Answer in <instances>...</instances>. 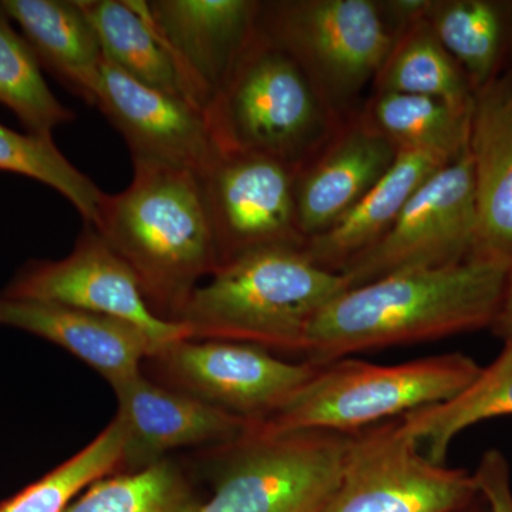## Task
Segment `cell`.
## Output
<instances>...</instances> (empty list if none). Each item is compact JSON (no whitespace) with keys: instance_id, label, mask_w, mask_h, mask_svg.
Returning <instances> with one entry per match:
<instances>
[{"instance_id":"6da1fadb","label":"cell","mask_w":512,"mask_h":512,"mask_svg":"<svg viewBox=\"0 0 512 512\" xmlns=\"http://www.w3.org/2000/svg\"><path fill=\"white\" fill-rule=\"evenodd\" d=\"M508 262L470 256L349 288L313 319L303 356L326 365L355 353L491 328Z\"/></svg>"},{"instance_id":"7a4b0ae2","label":"cell","mask_w":512,"mask_h":512,"mask_svg":"<svg viewBox=\"0 0 512 512\" xmlns=\"http://www.w3.org/2000/svg\"><path fill=\"white\" fill-rule=\"evenodd\" d=\"M133 165V180L106 194L93 228L136 276L150 311L178 323L192 293L220 266L200 178Z\"/></svg>"},{"instance_id":"3957f363","label":"cell","mask_w":512,"mask_h":512,"mask_svg":"<svg viewBox=\"0 0 512 512\" xmlns=\"http://www.w3.org/2000/svg\"><path fill=\"white\" fill-rule=\"evenodd\" d=\"M349 285L303 247L254 249L218 266L192 293L178 323L188 339L247 343L305 355L313 319Z\"/></svg>"},{"instance_id":"277c9868","label":"cell","mask_w":512,"mask_h":512,"mask_svg":"<svg viewBox=\"0 0 512 512\" xmlns=\"http://www.w3.org/2000/svg\"><path fill=\"white\" fill-rule=\"evenodd\" d=\"M333 113L301 64L259 25L205 109L218 150L259 154L296 170L328 140Z\"/></svg>"},{"instance_id":"5b68a950","label":"cell","mask_w":512,"mask_h":512,"mask_svg":"<svg viewBox=\"0 0 512 512\" xmlns=\"http://www.w3.org/2000/svg\"><path fill=\"white\" fill-rule=\"evenodd\" d=\"M481 372L473 357L444 353L399 365L345 359L319 365L291 400L258 429L355 433L463 392Z\"/></svg>"},{"instance_id":"8992f818","label":"cell","mask_w":512,"mask_h":512,"mask_svg":"<svg viewBox=\"0 0 512 512\" xmlns=\"http://www.w3.org/2000/svg\"><path fill=\"white\" fill-rule=\"evenodd\" d=\"M350 433H271L255 423L241 437L205 448L211 495L195 512H319L338 487Z\"/></svg>"},{"instance_id":"52a82bcc","label":"cell","mask_w":512,"mask_h":512,"mask_svg":"<svg viewBox=\"0 0 512 512\" xmlns=\"http://www.w3.org/2000/svg\"><path fill=\"white\" fill-rule=\"evenodd\" d=\"M259 29L301 64L333 110L375 79L397 39L370 0L262 3Z\"/></svg>"},{"instance_id":"ba28073f","label":"cell","mask_w":512,"mask_h":512,"mask_svg":"<svg viewBox=\"0 0 512 512\" xmlns=\"http://www.w3.org/2000/svg\"><path fill=\"white\" fill-rule=\"evenodd\" d=\"M420 447L399 419L350 433L338 487L319 512H460L480 498L474 474Z\"/></svg>"},{"instance_id":"9c48e42d","label":"cell","mask_w":512,"mask_h":512,"mask_svg":"<svg viewBox=\"0 0 512 512\" xmlns=\"http://www.w3.org/2000/svg\"><path fill=\"white\" fill-rule=\"evenodd\" d=\"M473 165L467 150L421 185L392 227L340 268L349 288L412 269L466 261L477 239Z\"/></svg>"},{"instance_id":"30bf717a","label":"cell","mask_w":512,"mask_h":512,"mask_svg":"<svg viewBox=\"0 0 512 512\" xmlns=\"http://www.w3.org/2000/svg\"><path fill=\"white\" fill-rule=\"evenodd\" d=\"M146 362L156 382L251 423L281 410L319 367L247 343L194 339L167 343Z\"/></svg>"},{"instance_id":"8fae6325","label":"cell","mask_w":512,"mask_h":512,"mask_svg":"<svg viewBox=\"0 0 512 512\" xmlns=\"http://www.w3.org/2000/svg\"><path fill=\"white\" fill-rule=\"evenodd\" d=\"M296 168L259 154L220 151L198 178L220 265L254 249L303 247Z\"/></svg>"},{"instance_id":"7c38bea8","label":"cell","mask_w":512,"mask_h":512,"mask_svg":"<svg viewBox=\"0 0 512 512\" xmlns=\"http://www.w3.org/2000/svg\"><path fill=\"white\" fill-rule=\"evenodd\" d=\"M0 295L124 320L143 329L158 349L174 340L188 339L181 323L167 322L150 311L136 276L89 224L69 255L56 261L28 262Z\"/></svg>"},{"instance_id":"4fadbf2b","label":"cell","mask_w":512,"mask_h":512,"mask_svg":"<svg viewBox=\"0 0 512 512\" xmlns=\"http://www.w3.org/2000/svg\"><path fill=\"white\" fill-rule=\"evenodd\" d=\"M93 106L126 140L133 164L200 175L220 153L205 110L137 82L106 59Z\"/></svg>"},{"instance_id":"5bb4252c","label":"cell","mask_w":512,"mask_h":512,"mask_svg":"<svg viewBox=\"0 0 512 512\" xmlns=\"http://www.w3.org/2000/svg\"><path fill=\"white\" fill-rule=\"evenodd\" d=\"M144 13L173 56L188 99L207 109L258 32L252 0H150Z\"/></svg>"},{"instance_id":"9a60e30c","label":"cell","mask_w":512,"mask_h":512,"mask_svg":"<svg viewBox=\"0 0 512 512\" xmlns=\"http://www.w3.org/2000/svg\"><path fill=\"white\" fill-rule=\"evenodd\" d=\"M111 389L119 403L114 419L124 437L120 473L154 466L177 448L231 443L254 424L148 379L143 372Z\"/></svg>"},{"instance_id":"2e32d148","label":"cell","mask_w":512,"mask_h":512,"mask_svg":"<svg viewBox=\"0 0 512 512\" xmlns=\"http://www.w3.org/2000/svg\"><path fill=\"white\" fill-rule=\"evenodd\" d=\"M399 156L366 117L343 130L295 175L299 231L308 241L332 227L372 190Z\"/></svg>"},{"instance_id":"e0dca14e","label":"cell","mask_w":512,"mask_h":512,"mask_svg":"<svg viewBox=\"0 0 512 512\" xmlns=\"http://www.w3.org/2000/svg\"><path fill=\"white\" fill-rule=\"evenodd\" d=\"M0 326L49 340L82 360L110 386L141 373L158 345L138 326L70 306L0 295Z\"/></svg>"},{"instance_id":"ac0fdd59","label":"cell","mask_w":512,"mask_h":512,"mask_svg":"<svg viewBox=\"0 0 512 512\" xmlns=\"http://www.w3.org/2000/svg\"><path fill=\"white\" fill-rule=\"evenodd\" d=\"M468 154L477 205L476 258H512V99L510 82L474 93Z\"/></svg>"},{"instance_id":"d6986e66","label":"cell","mask_w":512,"mask_h":512,"mask_svg":"<svg viewBox=\"0 0 512 512\" xmlns=\"http://www.w3.org/2000/svg\"><path fill=\"white\" fill-rule=\"evenodd\" d=\"M40 64L93 106L104 56L82 0H2Z\"/></svg>"},{"instance_id":"ffe728a7","label":"cell","mask_w":512,"mask_h":512,"mask_svg":"<svg viewBox=\"0 0 512 512\" xmlns=\"http://www.w3.org/2000/svg\"><path fill=\"white\" fill-rule=\"evenodd\" d=\"M447 164L450 161L436 154L399 150L382 180L332 227L309 238L303 251L315 264L339 272L350 258L382 237L421 185Z\"/></svg>"},{"instance_id":"44dd1931","label":"cell","mask_w":512,"mask_h":512,"mask_svg":"<svg viewBox=\"0 0 512 512\" xmlns=\"http://www.w3.org/2000/svg\"><path fill=\"white\" fill-rule=\"evenodd\" d=\"M82 5L107 62L137 82L191 101L173 56L158 37L141 2L82 0Z\"/></svg>"},{"instance_id":"7402d4cb","label":"cell","mask_w":512,"mask_h":512,"mask_svg":"<svg viewBox=\"0 0 512 512\" xmlns=\"http://www.w3.org/2000/svg\"><path fill=\"white\" fill-rule=\"evenodd\" d=\"M512 416V345H504L490 366L481 367L474 382L447 402L400 417L407 434L426 446V456L446 464L448 448L461 431L497 417Z\"/></svg>"},{"instance_id":"603a6c76","label":"cell","mask_w":512,"mask_h":512,"mask_svg":"<svg viewBox=\"0 0 512 512\" xmlns=\"http://www.w3.org/2000/svg\"><path fill=\"white\" fill-rule=\"evenodd\" d=\"M471 109L417 94L377 93L366 119L397 150L424 151L451 163L467 150Z\"/></svg>"},{"instance_id":"cb8c5ba5","label":"cell","mask_w":512,"mask_h":512,"mask_svg":"<svg viewBox=\"0 0 512 512\" xmlns=\"http://www.w3.org/2000/svg\"><path fill=\"white\" fill-rule=\"evenodd\" d=\"M375 82L377 93L434 97L460 109L473 106L474 90L466 73L441 45L427 18L397 35Z\"/></svg>"},{"instance_id":"d4e9b609","label":"cell","mask_w":512,"mask_h":512,"mask_svg":"<svg viewBox=\"0 0 512 512\" xmlns=\"http://www.w3.org/2000/svg\"><path fill=\"white\" fill-rule=\"evenodd\" d=\"M201 503L181 467L164 458L143 470L101 478L64 512H195Z\"/></svg>"},{"instance_id":"484cf974","label":"cell","mask_w":512,"mask_h":512,"mask_svg":"<svg viewBox=\"0 0 512 512\" xmlns=\"http://www.w3.org/2000/svg\"><path fill=\"white\" fill-rule=\"evenodd\" d=\"M431 29L466 73L474 93L493 82L504 40L501 8L485 0L434 2Z\"/></svg>"},{"instance_id":"4316f807","label":"cell","mask_w":512,"mask_h":512,"mask_svg":"<svg viewBox=\"0 0 512 512\" xmlns=\"http://www.w3.org/2000/svg\"><path fill=\"white\" fill-rule=\"evenodd\" d=\"M123 448V430L113 419L69 460L0 503V512H64L90 485L120 473Z\"/></svg>"},{"instance_id":"83f0119b","label":"cell","mask_w":512,"mask_h":512,"mask_svg":"<svg viewBox=\"0 0 512 512\" xmlns=\"http://www.w3.org/2000/svg\"><path fill=\"white\" fill-rule=\"evenodd\" d=\"M0 103L12 110L29 133L53 137L55 128L74 120V113L47 86L42 64L0 8Z\"/></svg>"},{"instance_id":"f1b7e54d","label":"cell","mask_w":512,"mask_h":512,"mask_svg":"<svg viewBox=\"0 0 512 512\" xmlns=\"http://www.w3.org/2000/svg\"><path fill=\"white\" fill-rule=\"evenodd\" d=\"M0 171L20 174L53 188L72 202L86 224H97L106 192L63 156L53 137L22 134L0 124Z\"/></svg>"},{"instance_id":"f546056e","label":"cell","mask_w":512,"mask_h":512,"mask_svg":"<svg viewBox=\"0 0 512 512\" xmlns=\"http://www.w3.org/2000/svg\"><path fill=\"white\" fill-rule=\"evenodd\" d=\"M473 474L490 512H512L510 464L501 451H485Z\"/></svg>"},{"instance_id":"4dcf8cb0","label":"cell","mask_w":512,"mask_h":512,"mask_svg":"<svg viewBox=\"0 0 512 512\" xmlns=\"http://www.w3.org/2000/svg\"><path fill=\"white\" fill-rule=\"evenodd\" d=\"M490 329L503 340L504 345H512V258L508 262L500 309Z\"/></svg>"},{"instance_id":"1f68e13d","label":"cell","mask_w":512,"mask_h":512,"mask_svg":"<svg viewBox=\"0 0 512 512\" xmlns=\"http://www.w3.org/2000/svg\"><path fill=\"white\" fill-rule=\"evenodd\" d=\"M433 3L426 0H394V2H387L386 6L390 15L399 20L402 28L406 29L413 23L426 19Z\"/></svg>"},{"instance_id":"d6a6232c","label":"cell","mask_w":512,"mask_h":512,"mask_svg":"<svg viewBox=\"0 0 512 512\" xmlns=\"http://www.w3.org/2000/svg\"><path fill=\"white\" fill-rule=\"evenodd\" d=\"M460 512H490V510H488V505L485 503L483 495H480V498H478L477 501H474L470 507H467L466 510Z\"/></svg>"},{"instance_id":"836d02e7","label":"cell","mask_w":512,"mask_h":512,"mask_svg":"<svg viewBox=\"0 0 512 512\" xmlns=\"http://www.w3.org/2000/svg\"><path fill=\"white\" fill-rule=\"evenodd\" d=\"M508 82H510V94L512 99V76L510 77V79H508Z\"/></svg>"}]
</instances>
